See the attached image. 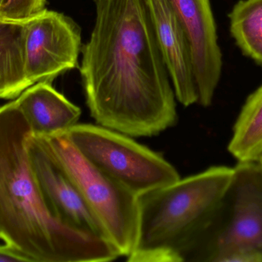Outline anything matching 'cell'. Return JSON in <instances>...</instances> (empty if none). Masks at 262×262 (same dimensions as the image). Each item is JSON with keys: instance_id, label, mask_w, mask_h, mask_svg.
<instances>
[{"instance_id": "6da1fadb", "label": "cell", "mask_w": 262, "mask_h": 262, "mask_svg": "<svg viewBox=\"0 0 262 262\" xmlns=\"http://www.w3.org/2000/svg\"><path fill=\"white\" fill-rule=\"evenodd\" d=\"M95 4L79 69L92 118L131 137L154 136L175 126L177 98L146 0Z\"/></svg>"}, {"instance_id": "7a4b0ae2", "label": "cell", "mask_w": 262, "mask_h": 262, "mask_svg": "<svg viewBox=\"0 0 262 262\" xmlns=\"http://www.w3.org/2000/svg\"><path fill=\"white\" fill-rule=\"evenodd\" d=\"M32 133L15 100L0 106V240L31 262H106L121 257L107 240L57 218L29 163Z\"/></svg>"}, {"instance_id": "3957f363", "label": "cell", "mask_w": 262, "mask_h": 262, "mask_svg": "<svg viewBox=\"0 0 262 262\" xmlns=\"http://www.w3.org/2000/svg\"><path fill=\"white\" fill-rule=\"evenodd\" d=\"M234 168L212 166L137 197L130 262H184L218 209Z\"/></svg>"}, {"instance_id": "277c9868", "label": "cell", "mask_w": 262, "mask_h": 262, "mask_svg": "<svg viewBox=\"0 0 262 262\" xmlns=\"http://www.w3.org/2000/svg\"><path fill=\"white\" fill-rule=\"evenodd\" d=\"M223 200L184 262H262V169L238 162Z\"/></svg>"}, {"instance_id": "5b68a950", "label": "cell", "mask_w": 262, "mask_h": 262, "mask_svg": "<svg viewBox=\"0 0 262 262\" xmlns=\"http://www.w3.org/2000/svg\"><path fill=\"white\" fill-rule=\"evenodd\" d=\"M36 137L73 182L102 226L107 241L121 256L127 257L135 243L137 197L87 159L66 132Z\"/></svg>"}, {"instance_id": "8992f818", "label": "cell", "mask_w": 262, "mask_h": 262, "mask_svg": "<svg viewBox=\"0 0 262 262\" xmlns=\"http://www.w3.org/2000/svg\"><path fill=\"white\" fill-rule=\"evenodd\" d=\"M66 133L92 164L137 197L180 178L160 154L125 134L92 124H76Z\"/></svg>"}, {"instance_id": "52a82bcc", "label": "cell", "mask_w": 262, "mask_h": 262, "mask_svg": "<svg viewBox=\"0 0 262 262\" xmlns=\"http://www.w3.org/2000/svg\"><path fill=\"white\" fill-rule=\"evenodd\" d=\"M25 26V72L31 84L52 83L78 67L81 32L72 18L45 9Z\"/></svg>"}, {"instance_id": "ba28073f", "label": "cell", "mask_w": 262, "mask_h": 262, "mask_svg": "<svg viewBox=\"0 0 262 262\" xmlns=\"http://www.w3.org/2000/svg\"><path fill=\"white\" fill-rule=\"evenodd\" d=\"M187 35L198 103L212 104L223 70V54L210 0H168Z\"/></svg>"}, {"instance_id": "9c48e42d", "label": "cell", "mask_w": 262, "mask_h": 262, "mask_svg": "<svg viewBox=\"0 0 262 262\" xmlns=\"http://www.w3.org/2000/svg\"><path fill=\"white\" fill-rule=\"evenodd\" d=\"M27 149L31 167L52 213L69 226L107 240L102 226L73 182L32 133L28 138Z\"/></svg>"}, {"instance_id": "30bf717a", "label": "cell", "mask_w": 262, "mask_h": 262, "mask_svg": "<svg viewBox=\"0 0 262 262\" xmlns=\"http://www.w3.org/2000/svg\"><path fill=\"white\" fill-rule=\"evenodd\" d=\"M146 1L176 98L186 107L198 103L192 53L183 26L168 0Z\"/></svg>"}, {"instance_id": "8fae6325", "label": "cell", "mask_w": 262, "mask_h": 262, "mask_svg": "<svg viewBox=\"0 0 262 262\" xmlns=\"http://www.w3.org/2000/svg\"><path fill=\"white\" fill-rule=\"evenodd\" d=\"M17 106L35 136H48L66 131L78 124L81 109L54 89L52 83L41 82L25 89Z\"/></svg>"}, {"instance_id": "7c38bea8", "label": "cell", "mask_w": 262, "mask_h": 262, "mask_svg": "<svg viewBox=\"0 0 262 262\" xmlns=\"http://www.w3.org/2000/svg\"><path fill=\"white\" fill-rule=\"evenodd\" d=\"M24 23L0 20V98H16L32 86L24 67Z\"/></svg>"}, {"instance_id": "4fadbf2b", "label": "cell", "mask_w": 262, "mask_h": 262, "mask_svg": "<svg viewBox=\"0 0 262 262\" xmlns=\"http://www.w3.org/2000/svg\"><path fill=\"white\" fill-rule=\"evenodd\" d=\"M238 162H258L262 155V84L245 102L228 145Z\"/></svg>"}, {"instance_id": "5bb4252c", "label": "cell", "mask_w": 262, "mask_h": 262, "mask_svg": "<svg viewBox=\"0 0 262 262\" xmlns=\"http://www.w3.org/2000/svg\"><path fill=\"white\" fill-rule=\"evenodd\" d=\"M229 18L231 35L243 55L262 66V0H239Z\"/></svg>"}, {"instance_id": "9a60e30c", "label": "cell", "mask_w": 262, "mask_h": 262, "mask_svg": "<svg viewBox=\"0 0 262 262\" xmlns=\"http://www.w3.org/2000/svg\"><path fill=\"white\" fill-rule=\"evenodd\" d=\"M47 0H5L3 20L24 23L46 9Z\"/></svg>"}, {"instance_id": "2e32d148", "label": "cell", "mask_w": 262, "mask_h": 262, "mask_svg": "<svg viewBox=\"0 0 262 262\" xmlns=\"http://www.w3.org/2000/svg\"><path fill=\"white\" fill-rule=\"evenodd\" d=\"M0 262H31L26 255L6 244L0 245Z\"/></svg>"}, {"instance_id": "e0dca14e", "label": "cell", "mask_w": 262, "mask_h": 262, "mask_svg": "<svg viewBox=\"0 0 262 262\" xmlns=\"http://www.w3.org/2000/svg\"><path fill=\"white\" fill-rule=\"evenodd\" d=\"M4 6L5 0H0V20H3V9H4Z\"/></svg>"}, {"instance_id": "ac0fdd59", "label": "cell", "mask_w": 262, "mask_h": 262, "mask_svg": "<svg viewBox=\"0 0 262 262\" xmlns=\"http://www.w3.org/2000/svg\"><path fill=\"white\" fill-rule=\"evenodd\" d=\"M257 163H258V165H259L260 167H261V169H262V155L261 158H259V160H258V161L257 162Z\"/></svg>"}]
</instances>
